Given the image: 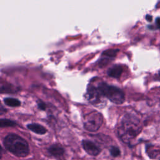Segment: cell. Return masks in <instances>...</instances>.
Wrapping results in <instances>:
<instances>
[{
	"label": "cell",
	"mask_w": 160,
	"mask_h": 160,
	"mask_svg": "<svg viewBox=\"0 0 160 160\" xmlns=\"http://www.w3.org/2000/svg\"><path fill=\"white\" fill-rule=\"evenodd\" d=\"M16 122L8 119H1L0 121V125L1 128L14 126H16Z\"/></svg>",
	"instance_id": "11"
},
{
	"label": "cell",
	"mask_w": 160,
	"mask_h": 160,
	"mask_svg": "<svg viewBox=\"0 0 160 160\" xmlns=\"http://www.w3.org/2000/svg\"><path fill=\"white\" fill-rule=\"evenodd\" d=\"M102 122L103 118L102 114L98 111H93L85 116L84 127L89 131L94 132L100 128Z\"/></svg>",
	"instance_id": "4"
},
{
	"label": "cell",
	"mask_w": 160,
	"mask_h": 160,
	"mask_svg": "<svg viewBox=\"0 0 160 160\" xmlns=\"http://www.w3.org/2000/svg\"><path fill=\"white\" fill-rule=\"evenodd\" d=\"M119 49H108L105 51H104L102 54L103 56L108 57L109 58H114L116 56V54L118 52Z\"/></svg>",
	"instance_id": "12"
},
{
	"label": "cell",
	"mask_w": 160,
	"mask_h": 160,
	"mask_svg": "<svg viewBox=\"0 0 160 160\" xmlns=\"http://www.w3.org/2000/svg\"><path fill=\"white\" fill-rule=\"evenodd\" d=\"M102 94L101 93L99 89L96 87L89 86L88 88L87 92L86 94V97L87 99L92 104H98L101 101V98L102 96Z\"/></svg>",
	"instance_id": "5"
},
{
	"label": "cell",
	"mask_w": 160,
	"mask_h": 160,
	"mask_svg": "<svg viewBox=\"0 0 160 160\" xmlns=\"http://www.w3.org/2000/svg\"><path fill=\"white\" fill-rule=\"evenodd\" d=\"M122 68L120 65H114L108 71V74L114 78H119L122 72Z\"/></svg>",
	"instance_id": "9"
},
{
	"label": "cell",
	"mask_w": 160,
	"mask_h": 160,
	"mask_svg": "<svg viewBox=\"0 0 160 160\" xmlns=\"http://www.w3.org/2000/svg\"><path fill=\"white\" fill-rule=\"evenodd\" d=\"M159 160H160V159H159Z\"/></svg>",
	"instance_id": "17"
},
{
	"label": "cell",
	"mask_w": 160,
	"mask_h": 160,
	"mask_svg": "<svg viewBox=\"0 0 160 160\" xmlns=\"http://www.w3.org/2000/svg\"><path fill=\"white\" fill-rule=\"evenodd\" d=\"M37 103H38V106L40 109L45 110L46 106V104L43 101H42L41 100H39V101H38Z\"/></svg>",
	"instance_id": "14"
},
{
	"label": "cell",
	"mask_w": 160,
	"mask_h": 160,
	"mask_svg": "<svg viewBox=\"0 0 160 160\" xmlns=\"http://www.w3.org/2000/svg\"><path fill=\"white\" fill-rule=\"evenodd\" d=\"M27 128L31 131L38 134H44L47 132V129L44 126L38 123L28 124Z\"/></svg>",
	"instance_id": "8"
},
{
	"label": "cell",
	"mask_w": 160,
	"mask_h": 160,
	"mask_svg": "<svg viewBox=\"0 0 160 160\" xmlns=\"http://www.w3.org/2000/svg\"><path fill=\"white\" fill-rule=\"evenodd\" d=\"M155 24H156V28L160 29V18H157L156 19Z\"/></svg>",
	"instance_id": "15"
},
{
	"label": "cell",
	"mask_w": 160,
	"mask_h": 160,
	"mask_svg": "<svg viewBox=\"0 0 160 160\" xmlns=\"http://www.w3.org/2000/svg\"><path fill=\"white\" fill-rule=\"evenodd\" d=\"M98 88L102 96L114 104H121L125 100L124 92L116 86L109 85L106 82H101L99 84Z\"/></svg>",
	"instance_id": "3"
},
{
	"label": "cell",
	"mask_w": 160,
	"mask_h": 160,
	"mask_svg": "<svg viewBox=\"0 0 160 160\" xmlns=\"http://www.w3.org/2000/svg\"><path fill=\"white\" fill-rule=\"evenodd\" d=\"M109 151H110L111 155L113 157L119 156L120 155V152H121L119 149L116 146H111L109 149Z\"/></svg>",
	"instance_id": "13"
},
{
	"label": "cell",
	"mask_w": 160,
	"mask_h": 160,
	"mask_svg": "<svg viewBox=\"0 0 160 160\" xmlns=\"http://www.w3.org/2000/svg\"><path fill=\"white\" fill-rule=\"evenodd\" d=\"M146 18L147 21H151V20H152V16H150V15H147V16H146Z\"/></svg>",
	"instance_id": "16"
},
{
	"label": "cell",
	"mask_w": 160,
	"mask_h": 160,
	"mask_svg": "<svg viewBox=\"0 0 160 160\" xmlns=\"http://www.w3.org/2000/svg\"><path fill=\"white\" fill-rule=\"evenodd\" d=\"M142 129L139 119L132 114H126L122 118L118 129L121 139L125 142L136 138Z\"/></svg>",
	"instance_id": "1"
},
{
	"label": "cell",
	"mask_w": 160,
	"mask_h": 160,
	"mask_svg": "<svg viewBox=\"0 0 160 160\" xmlns=\"http://www.w3.org/2000/svg\"><path fill=\"white\" fill-rule=\"evenodd\" d=\"M48 152L55 158H60L64 154V149L61 144H54L48 148Z\"/></svg>",
	"instance_id": "7"
},
{
	"label": "cell",
	"mask_w": 160,
	"mask_h": 160,
	"mask_svg": "<svg viewBox=\"0 0 160 160\" xmlns=\"http://www.w3.org/2000/svg\"><path fill=\"white\" fill-rule=\"evenodd\" d=\"M82 145L84 151L91 156H97L99 154L101 149L95 143L89 140H83Z\"/></svg>",
	"instance_id": "6"
},
{
	"label": "cell",
	"mask_w": 160,
	"mask_h": 160,
	"mask_svg": "<svg viewBox=\"0 0 160 160\" xmlns=\"http://www.w3.org/2000/svg\"><path fill=\"white\" fill-rule=\"evenodd\" d=\"M5 148L18 157H26L29 153L28 142L18 134L11 133L8 134L3 140Z\"/></svg>",
	"instance_id": "2"
},
{
	"label": "cell",
	"mask_w": 160,
	"mask_h": 160,
	"mask_svg": "<svg viewBox=\"0 0 160 160\" xmlns=\"http://www.w3.org/2000/svg\"><path fill=\"white\" fill-rule=\"evenodd\" d=\"M4 103L10 107H18L21 104V102L16 98H6L4 99Z\"/></svg>",
	"instance_id": "10"
}]
</instances>
